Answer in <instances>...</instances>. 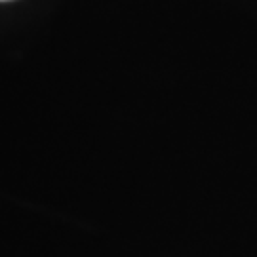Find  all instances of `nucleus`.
Wrapping results in <instances>:
<instances>
[{
	"label": "nucleus",
	"instance_id": "nucleus-1",
	"mask_svg": "<svg viewBox=\"0 0 257 257\" xmlns=\"http://www.w3.org/2000/svg\"><path fill=\"white\" fill-rule=\"evenodd\" d=\"M0 2H8V0H0Z\"/></svg>",
	"mask_w": 257,
	"mask_h": 257
}]
</instances>
